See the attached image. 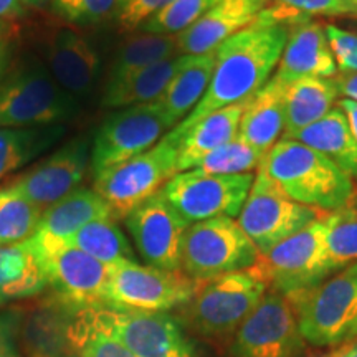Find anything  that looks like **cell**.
I'll list each match as a JSON object with an SVG mask.
<instances>
[{"label": "cell", "instance_id": "1", "mask_svg": "<svg viewBox=\"0 0 357 357\" xmlns=\"http://www.w3.org/2000/svg\"><path fill=\"white\" fill-rule=\"evenodd\" d=\"M288 40V26L253 20L217 48V60L207 91L192 113L182 119L167 139L177 144L182 134L205 116L227 106L248 101L278 66Z\"/></svg>", "mask_w": 357, "mask_h": 357}, {"label": "cell", "instance_id": "2", "mask_svg": "<svg viewBox=\"0 0 357 357\" xmlns=\"http://www.w3.org/2000/svg\"><path fill=\"white\" fill-rule=\"evenodd\" d=\"M257 171L294 202L323 212L341 208L356 189L349 174L333 160L293 139L276 142Z\"/></svg>", "mask_w": 357, "mask_h": 357}, {"label": "cell", "instance_id": "3", "mask_svg": "<svg viewBox=\"0 0 357 357\" xmlns=\"http://www.w3.org/2000/svg\"><path fill=\"white\" fill-rule=\"evenodd\" d=\"M78 111L48 66L24 58L0 83V128H37L63 124Z\"/></svg>", "mask_w": 357, "mask_h": 357}, {"label": "cell", "instance_id": "4", "mask_svg": "<svg viewBox=\"0 0 357 357\" xmlns=\"http://www.w3.org/2000/svg\"><path fill=\"white\" fill-rule=\"evenodd\" d=\"M324 215L260 255V260L253 265L266 281L268 289L280 293L291 305L334 271L326 247Z\"/></svg>", "mask_w": 357, "mask_h": 357}, {"label": "cell", "instance_id": "5", "mask_svg": "<svg viewBox=\"0 0 357 357\" xmlns=\"http://www.w3.org/2000/svg\"><path fill=\"white\" fill-rule=\"evenodd\" d=\"M293 306L307 344L333 347L357 337V263L324 280Z\"/></svg>", "mask_w": 357, "mask_h": 357}, {"label": "cell", "instance_id": "6", "mask_svg": "<svg viewBox=\"0 0 357 357\" xmlns=\"http://www.w3.org/2000/svg\"><path fill=\"white\" fill-rule=\"evenodd\" d=\"M258 260V248L230 217L192 223L182 242L181 270L195 281L248 270Z\"/></svg>", "mask_w": 357, "mask_h": 357}, {"label": "cell", "instance_id": "7", "mask_svg": "<svg viewBox=\"0 0 357 357\" xmlns=\"http://www.w3.org/2000/svg\"><path fill=\"white\" fill-rule=\"evenodd\" d=\"M199 281L182 271L123 261L109 266V280L102 305L121 310L166 312L192 301Z\"/></svg>", "mask_w": 357, "mask_h": 357}, {"label": "cell", "instance_id": "8", "mask_svg": "<svg viewBox=\"0 0 357 357\" xmlns=\"http://www.w3.org/2000/svg\"><path fill=\"white\" fill-rule=\"evenodd\" d=\"M177 172V144L164 137L159 144L121 166L95 177V189L109 205L116 220L158 195Z\"/></svg>", "mask_w": 357, "mask_h": 357}, {"label": "cell", "instance_id": "9", "mask_svg": "<svg viewBox=\"0 0 357 357\" xmlns=\"http://www.w3.org/2000/svg\"><path fill=\"white\" fill-rule=\"evenodd\" d=\"M266 293V281L253 266L199 281L190 301V318L202 334L223 336L238 329Z\"/></svg>", "mask_w": 357, "mask_h": 357}, {"label": "cell", "instance_id": "10", "mask_svg": "<svg viewBox=\"0 0 357 357\" xmlns=\"http://www.w3.org/2000/svg\"><path fill=\"white\" fill-rule=\"evenodd\" d=\"M324 213L318 208L294 202L265 174L257 171L255 181L238 215V225L258 248L260 255H265Z\"/></svg>", "mask_w": 357, "mask_h": 357}, {"label": "cell", "instance_id": "11", "mask_svg": "<svg viewBox=\"0 0 357 357\" xmlns=\"http://www.w3.org/2000/svg\"><path fill=\"white\" fill-rule=\"evenodd\" d=\"M88 314L136 357H197L181 324L167 312L88 306Z\"/></svg>", "mask_w": 357, "mask_h": 357}, {"label": "cell", "instance_id": "12", "mask_svg": "<svg viewBox=\"0 0 357 357\" xmlns=\"http://www.w3.org/2000/svg\"><path fill=\"white\" fill-rule=\"evenodd\" d=\"M253 181L255 176L252 172L238 176H205L185 171L176 174L159 194L192 225L215 217H238Z\"/></svg>", "mask_w": 357, "mask_h": 357}, {"label": "cell", "instance_id": "13", "mask_svg": "<svg viewBox=\"0 0 357 357\" xmlns=\"http://www.w3.org/2000/svg\"><path fill=\"white\" fill-rule=\"evenodd\" d=\"M167 129L171 124L158 102L131 106L109 114L93 141L91 171L95 177L149 151Z\"/></svg>", "mask_w": 357, "mask_h": 357}, {"label": "cell", "instance_id": "14", "mask_svg": "<svg viewBox=\"0 0 357 357\" xmlns=\"http://www.w3.org/2000/svg\"><path fill=\"white\" fill-rule=\"evenodd\" d=\"M305 344L291 301L268 291L252 314L238 326L235 357H294Z\"/></svg>", "mask_w": 357, "mask_h": 357}, {"label": "cell", "instance_id": "15", "mask_svg": "<svg viewBox=\"0 0 357 357\" xmlns=\"http://www.w3.org/2000/svg\"><path fill=\"white\" fill-rule=\"evenodd\" d=\"M89 167L91 142L86 137H77L6 185L45 212L53 204L60 202L77 190L86 177Z\"/></svg>", "mask_w": 357, "mask_h": 357}, {"label": "cell", "instance_id": "16", "mask_svg": "<svg viewBox=\"0 0 357 357\" xmlns=\"http://www.w3.org/2000/svg\"><path fill=\"white\" fill-rule=\"evenodd\" d=\"M139 255L149 266L182 271V242L190 223L158 194L124 218Z\"/></svg>", "mask_w": 357, "mask_h": 357}, {"label": "cell", "instance_id": "17", "mask_svg": "<svg viewBox=\"0 0 357 357\" xmlns=\"http://www.w3.org/2000/svg\"><path fill=\"white\" fill-rule=\"evenodd\" d=\"M30 248L42 260L48 284L60 294L61 303L71 307L102 305L109 280L108 265L65 243Z\"/></svg>", "mask_w": 357, "mask_h": 357}, {"label": "cell", "instance_id": "18", "mask_svg": "<svg viewBox=\"0 0 357 357\" xmlns=\"http://www.w3.org/2000/svg\"><path fill=\"white\" fill-rule=\"evenodd\" d=\"M47 66L56 83L75 100L88 96L100 78L96 48L71 29H60L45 47Z\"/></svg>", "mask_w": 357, "mask_h": 357}, {"label": "cell", "instance_id": "19", "mask_svg": "<svg viewBox=\"0 0 357 357\" xmlns=\"http://www.w3.org/2000/svg\"><path fill=\"white\" fill-rule=\"evenodd\" d=\"M337 65L324 24L310 19L288 29V40L281 53L275 77L289 84L301 78H334Z\"/></svg>", "mask_w": 357, "mask_h": 357}, {"label": "cell", "instance_id": "20", "mask_svg": "<svg viewBox=\"0 0 357 357\" xmlns=\"http://www.w3.org/2000/svg\"><path fill=\"white\" fill-rule=\"evenodd\" d=\"M100 218H114L109 205L95 189L78 187L42 213L37 231L26 243L33 248L65 243L79 229Z\"/></svg>", "mask_w": 357, "mask_h": 357}, {"label": "cell", "instance_id": "21", "mask_svg": "<svg viewBox=\"0 0 357 357\" xmlns=\"http://www.w3.org/2000/svg\"><path fill=\"white\" fill-rule=\"evenodd\" d=\"M257 13L247 0H220L177 35L178 55H202L217 50L231 35L252 24Z\"/></svg>", "mask_w": 357, "mask_h": 357}, {"label": "cell", "instance_id": "22", "mask_svg": "<svg viewBox=\"0 0 357 357\" xmlns=\"http://www.w3.org/2000/svg\"><path fill=\"white\" fill-rule=\"evenodd\" d=\"M284 91L287 84L273 77L250 98L240 119L236 139L265 155L284 131Z\"/></svg>", "mask_w": 357, "mask_h": 357}, {"label": "cell", "instance_id": "23", "mask_svg": "<svg viewBox=\"0 0 357 357\" xmlns=\"http://www.w3.org/2000/svg\"><path fill=\"white\" fill-rule=\"evenodd\" d=\"M248 101L227 106L205 116L182 134L177 142V172L192 171L218 147L236 139L240 119L247 109Z\"/></svg>", "mask_w": 357, "mask_h": 357}, {"label": "cell", "instance_id": "24", "mask_svg": "<svg viewBox=\"0 0 357 357\" xmlns=\"http://www.w3.org/2000/svg\"><path fill=\"white\" fill-rule=\"evenodd\" d=\"M215 50L202 55H185L184 63L160 95L158 105L174 129L202 100L215 68Z\"/></svg>", "mask_w": 357, "mask_h": 357}, {"label": "cell", "instance_id": "25", "mask_svg": "<svg viewBox=\"0 0 357 357\" xmlns=\"http://www.w3.org/2000/svg\"><path fill=\"white\" fill-rule=\"evenodd\" d=\"M339 100L334 78H301L287 84L284 91V131L281 139L324 118Z\"/></svg>", "mask_w": 357, "mask_h": 357}, {"label": "cell", "instance_id": "26", "mask_svg": "<svg viewBox=\"0 0 357 357\" xmlns=\"http://www.w3.org/2000/svg\"><path fill=\"white\" fill-rule=\"evenodd\" d=\"M289 139L318 151L352 178H357V144L344 111L337 105L324 118L296 132Z\"/></svg>", "mask_w": 357, "mask_h": 357}, {"label": "cell", "instance_id": "27", "mask_svg": "<svg viewBox=\"0 0 357 357\" xmlns=\"http://www.w3.org/2000/svg\"><path fill=\"white\" fill-rule=\"evenodd\" d=\"M47 287L42 260L29 243L0 247V306L35 296Z\"/></svg>", "mask_w": 357, "mask_h": 357}, {"label": "cell", "instance_id": "28", "mask_svg": "<svg viewBox=\"0 0 357 357\" xmlns=\"http://www.w3.org/2000/svg\"><path fill=\"white\" fill-rule=\"evenodd\" d=\"M184 60L185 55L169 58V60L147 66V68L141 70L139 73L132 75L131 78L124 79L121 83L105 86L101 106L109 109H123L155 102L166 91L167 84L176 77Z\"/></svg>", "mask_w": 357, "mask_h": 357}, {"label": "cell", "instance_id": "29", "mask_svg": "<svg viewBox=\"0 0 357 357\" xmlns=\"http://www.w3.org/2000/svg\"><path fill=\"white\" fill-rule=\"evenodd\" d=\"M178 56L177 35L137 33L124 40L111 60L106 86H113L147 66Z\"/></svg>", "mask_w": 357, "mask_h": 357}, {"label": "cell", "instance_id": "30", "mask_svg": "<svg viewBox=\"0 0 357 357\" xmlns=\"http://www.w3.org/2000/svg\"><path fill=\"white\" fill-rule=\"evenodd\" d=\"M65 132V124L0 128V182L50 149Z\"/></svg>", "mask_w": 357, "mask_h": 357}, {"label": "cell", "instance_id": "31", "mask_svg": "<svg viewBox=\"0 0 357 357\" xmlns=\"http://www.w3.org/2000/svg\"><path fill=\"white\" fill-rule=\"evenodd\" d=\"M70 307L66 319V357H136L98 326L86 307Z\"/></svg>", "mask_w": 357, "mask_h": 357}, {"label": "cell", "instance_id": "32", "mask_svg": "<svg viewBox=\"0 0 357 357\" xmlns=\"http://www.w3.org/2000/svg\"><path fill=\"white\" fill-rule=\"evenodd\" d=\"M65 245L75 247L98 261L114 266L123 261H136L131 243L116 223V218H100L66 240Z\"/></svg>", "mask_w": 357, "mask_h": 357}, {"label": "cell", "instance_id": "33", "mask_svg": "<svg viewBox=\"0 0 357 357\" xmlns=\"http://www.w3.org/2000/svg\"><path fill=\"white\" fill-rule=\"evenodd\" d=\"M326 247L334 271L357 263V187L351 199L324 215Z\"/></svg>", "mask_w": 357, "mask_h": 357}, {"label": "cell", "instance_id": "34", "mask_svg": "<svg viewBox=\"0 0 357 357\" xmlns=\"http://www.w3.org/2000/svg\"><path fill=\"white\" fill-rule=\"evenodd\" d=\"M42 213L32 202L3 185L0 189V247L19 245L32 238Z\"/></svg>", "mask_w": 357, "mask_h": 357}, {"label": "cell", "instance_id": "35", "mask_svg": "<svg viewBox=\"0 0 357 357\" xmlns=\"http://www.w3.org/2000/svg\"><path fill=\"white\" fill-rule=\"evenodd\" d=\"M263 155L255 149L234 139L229 144L218 147L199 162L192 171L205 176H238L255 171L260 166Z\"/></svg>", "mask_w": 357, "mask_h": 357}, {"label": "cell", "instance_id": "36", "mask_svg": "<svg viewBox=\"0 0 357 357\" xmlns=\"http://www.w3.org/2000/svg\"><path fill=\"white\" fill-rule=\"evenodd\" d=\"M218 2L220 0H172L167 7L151 17L139 30L144 33L178 35Z\"/></svg>", "mask_w": 357, "mask_h": 357}, {"label": "cell", "instance_id": "37", "mask_svg": "<svg viewBox=\"0 0 357 357\" xmlns=\"http://www.w3.org/2000/svg\"><path fill=\"white\" fill-rule=\"evenodd\" d=\"M126 0H53V10L75 25H98L118 19Z\"/></svg>", "mask_w": 357, "mask_h": 357}, {"label": "cell", "instance_id": "38", "mask_svg": "<svg viewBox=\"0 0 357 357\" xmlns=\"http://www.w3.org/2000/svg\"><path fill=\"white\" fill-rule=\"evenodd\" d=\"M278 6L306 17L357 19V0H273Z\"/></svg>", "mask_w": 357, "mask_h": 357}, {"label": "cell", "instance_id": "39", "mask_svg": "<svg viewBox=\"0 0 357 357\" xmlns=\"http://www.w3.org/2000/svg\"><path fill=\"white\" fill-rule=\"evenodd\" d=\"M324 32L331 45L337 70L342 73H357V33L333 24H324Z\"/></svg>", "mask_w": 357, "mask_h": 357}, {"label": "cell", "instance_id": "40", "mask_svg": "<svg viewBox=\"0 0 357 357\" xmlns=\"http://www.w3.org/2000/svg\"><path fill=\"white\" fill-rule=\"evenodd\" d=\"M172 0H126L118 15V25L121 32H136L151 17L167 7Z\"/></svg>", "mask_w": 357, "mask_h": 357}, {"label": "cell", "instance_id": "41", "mask_svg": "<svg viewBox=\"0 0 357 357\" xmlns=\"http://www.w3.org/2000/svg\"><path fill=\"white\" fill-rule=\"evenodd\" d=\"M0 357H19L13 341L12 318L0 316Z\"/></svg>", "mask_w": 357, "mask_h": 357}, {"label": "cell", "instance_id": "42", "mask_svg": "<svg viewBox=\"0 0 357 357\" xmlns=\"http://www.w3.org/2000/svg\"><path fill=\"white\" fill-rule=\"evenodd\" d=\"M339 96L357 102V73H337L334 77Z\"/></svg>", "mask_w": 357, "mask_h": 357}, {"label": "cell", "instance_id": "43", "mask_svg": "<svg viewBox=\"0 0 357 357\" xmlns=\"http://www.w3.org/2000/svg\"><path fill=\"white\" fill-rule=\"evenodd\" d=\"M25 13L22 0H0V20L10 22L20 19Z\"/></svg>", "mask_w": 357, "mask_h": 357}, {"label": "cell", "instance_id": "44", "mask_svg": "<svg viewBox=\"0 0 357 357\" xmlns=\"http://www.w3.org/2000/svg\"><path fill=\"white\" fill-rule=\"evenodd\" d=\"M336 105L342 111H344L347 121H349L352 136H354V141L357 144V102L352 101V100H347V98H339ZM356 181H357V178H356Z\"/></svg>", "mask_w": 357, "mask_h": 357}, {"label": "cell", "instance_id": "45", "mask_svg": "<svg viewBox=\"0 0 357 357\" xmlns=\"http://www.w3.org/2000/svg\"><path fill=\"white\" fill-rule=\"evenodd\" d=\"M8 58V42L7 40H0V83H2V75L6 73Z\"/></svg>", "mask_w": 357, "mask_h": 357}, {"label": "cell", "instance_id": "46", "mask_svg": "<svg viewBox=\"0 0 357 357\" xmlns=\"http://www.w3.org/2000/svg\"><path fill=\"white\" fill-rule=\"evenodd\" d=\"M247 2H248L250 6H252L253 8H255L257 12H260V10H263V8H265V7L270 6V3L273 2V0H247Z\"/></svg>", "mask_w": 357, "mask_h": 357}, {"label": "cell", "instance_id": "47", "mask_svg": "<svg viewBox=\"0 0 357 357\" xmlns=\"http://www.w3.org/2000/svg\"><path fill=\"white\" fill-rule=\"evenodd\" d=\"M47 2H48V0H22L24 7H33V8L43 7Z\"/></svg>", "mask_w": 357, "mask_h": 357}, {"label": "cell", "instance_id": "48", "mask_svg": "<svg viewBox=\"0 0 357 357\" xmlns=\"http://www.w3.org/2000/svg\"><path fill=\"white\" fill-rule=\"evenodd\" d=\"M8 32H10V26H8V22L0 20V40H6Z\"/></svg>", "mask_w": 357, "mask_h": 357}, {"label": "cell", "instance_id": "49", "mask_svg": "<svg viewBox=\"0 0 357 357\" xmlns=\"http://www.w3.org/2000/svg\"><path fill=\"white\" fill-rule=\"evenodd\" d=\"M339 357H357V344L351 346L349 349H347L346 352H342V354Z\"/></svg>", "mask_w": 357, "mask_h": 357}]
</instances>
